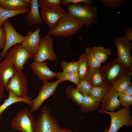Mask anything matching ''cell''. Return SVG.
<instances>
[{
	"mask_svg": "<svg viewBox=\"0 0 132 132\" xmlns=\"http://www.w3.org/2000/svg\"><path fill=\"white\" fill-rule=\"evenodd\" d=\"M66 6L68 14L80 22L83 26L89 27L96 23L98 12L96 7L82 3H69Z\"/></svg>",
	"mask_w": 132,
	"mask_h": 132,
	"instance_id": "obj_1",
	"label": "cell"
},
{
	"mask_svg": "<svg viewBox=\"0 0 132 132\" xmlns=\"http://www.w3.org/2000/svg\"><path fill=\"white\" fill-rule=\"evenodd\" d=\"M83 26L80 22L68 14L59 20L55 27L50 30L48 34L51 36L67 37L75 34Z\"/></svg>",
	"mask_w": 132,
	"mask_h": 132,
	"instance_id": "obj_2",
	"label": "cell"
},
{
	"mask_svg": "<svg viewBox=\"0 0 132 132\" xmlns=\"http://www.w3.org/2000/svg\"><path fill=\"white\" fill-rule=\"evenodd\" d=\"M131 108H121L117 111H109L101 109L99 110L100 113H105L109 115L111 118V123L109 130L105 129L104 132H117L122 127L132 125V117L131 114Z\"/></svg>",
	"mask_w": 132,
	"mask_h": 132,
	"instance_id": "obj_3",
	"label": "cell"
},
{
	"mask_svg": "<svg viewBox=\"0 0 132 132\" xmlns=\"http://www.w3.org/2000/svg\"><path fill=\"white\" fill-rule=\"evenodd\" d=\"M11 127L22 132H36L34 117L30 110L25 108L18 111L11 121Z\"/></svg>",
	"mask_w": 132,
	"mask_h": 132,
	"instance_id": "obj_4",
	"label": "cell"
},
{
	"mask_svg": "<svg viewBox=\"0 0 132 132\" xmlns=\"http://www.w3.org/2000/svg\"><path fill=\"white\" fill-rule=\"evenodd\" d=\"M36 132H59L61 128L58 121L44 106L35 121Z\"/></svg>",
	"mask_w": 132,
	"mask_h": 132,
	"instance_id": "obj_5",
	"label": "cell"
},
{
	"mask_svg": "<svg viewBox=\"0 0 132 132\" xmlns=\"http://www.w3.org/2000/svg\"><path fill=\"white\" fill-rule=\"evenodd\" d=\"M32 56L21 44L14 45L7 52L5 60L11 62L18 72H22L24 66Z\"/></svg>",
	"mask_w": 132,
	"mask_h": 132,
	"instance_id": "obj_6",
	"label": "cell"
},
{
	"mask_svg": "<svg viewBox=\"0 0 132 132\" xmlns=\"http://www.w3.org/2000/svg\"><path fill=\"white\" fill-rule=\"evenodd\" d=\"M113 41L117 52L116 59L117 61L125 67L132 68V58L130 53L132 43L124 35L113 39Z\"/></svg>",
	"mask_w": 132,
	"mask_h": 132,
	"instance_id": "obj_7",
	"label": "cell"
},
{
	"mask_svg": "<svg viewBox=\"0 0 132 132\" xmlns=\"http://www.w3.org/2000/svg\"><path fill=\"white\" fill-rule=\"evenodd\" d=\"M131 68L125 67L119 63L116 59L109 62L99 68L104 84L108 86L111 85L120 76L129 71Z\"/></svg>",
	"mask_w": 132,
	"mask_h": 132,
	"instance_id": "obj_8",
	"label": "cell"
},
{
	"mask_svg": "<svg viewBox=\"0 0 132 132\" xmlns=\"http://www.w3.org/2000/svg\"><path fill=\"white\" fill-rule=\"evenodd\" d=\"M53 40L48 34L42 38L39 47L36 53L33 56L34 62L41 63L46 60L54 62L57 57L53 49Z\"/></svg>",
	"mask_w": 132,
	"mask_h": 132,
	"instance_id": "obj_9",
	"label": "cell"
},
{
	"mask_svg": "<svg viewBox=\"0 0 132 132\" xmlns=\"http://www.w3.org/2000/svg\"><path fill=\"white\" fill-rule=\"evenodd\" d=\"M5 34V45L0 53V59L4 57L8 50L14 45L21 44L24 37L19 33L13 26L9 19L3 23Z\"/></svg>",
	"mask_w": 132,
	"mask_h": 132,
	"instance_id": "obj_10",
	"label": "cell"
},
{
	"mask_svg": "<svg viewBox=\"0 0 132 132\" xmlns=\"http://www.w3.org/2000/svg\"><path fill=\"white\" fill-rule=\"evenodd\" d=\"M61 81L59 80L52 82L48 80L43 81L37 96L32 100L31 111L32 112L37 111L44 101L55 93Z\"/></svg>",
	"mask_w": 132,
	"mask_h": 132,
	"instance_id": "obj_11",
	"label": "cell"
},
{
	"mask_svg": "<svg viewBox=\"0 0 132 132\" xmlns=\"http://www.w3.org/2000/svg\"><path fill=\"white\" fill-rule=\"evenodd\" d=\"M20 98L27 97L28 80L26 75L22 72H17L11 80L5 89Z\"/></svg>",
	"mask_w": 132,
	"mask_h": 132,
	"instance_id": "obj_12",
	"label": "cell"
},
{
	"mask_svg": "<svg viewBox=\"0 0 132 132\" xmlns=\"http://www.w3.org/2000/svg\"><path fill=\"white\" fill-rule=\"evenodd\" d=\"M41 16L51 30L57 24L58 21L68 14L61 6L41 9Z\"/></svg>",
	"mask_w": 132,
	"mask_h": 132,
	"instance_id": "obj_13",
	"label": "cell"
},
{
	"mask_svg": "<svg viewBox=\"0 0 132 132\" xmlns=\"http://www.w3.org/2000/svg\"><path fill=\"white\" fill-rule=\"evenodd\" d=\"M40 28H37L33 32L29 31L21 44L32 56L37 52L40 45L42 38L40 34Z\"/></svg>",
	"mask_w": 132,
	"mask_h": 132,
	"instance_id": "obj_14",
	"label": "cell"
},
{
	"mask_svg": "<svg viewBox=\"0 0 132 132\" xmlns=\"http://www.w3.org/2000/svg\"><path fill=\"white\" fill-rule=\"evenodd\" d=\"M118 92L111 86H108L107 93L101 101L102 109L113 111L120 106L118 98Z\"/></svg>",
	"mask_w": 132,
	"mask_h": 132,
	"instance_id": "obj_15",
	"label": "cell"
},
{
	"mask_svg": "<svg viewBox=\"0 0 132 132\" xmlns=\"http://www.w3.org/2000/svg\"><path fill=\"white\" fill-rule=\"evenodd\" d=\"M17 72L15 66L10 61L4 60L0 62V83L5 88Z\"/></svg>",
	"mask_w": 132,
	"mask_h": 132,
	"instance_id": "obj_16",
	"label": "cell"
},
{
	"mask_svg": "<svg viewBox=\"0 0 132 132\" xmlns=\"http://www.w3.org/2000/svg\"><path fill=\"white\" fill-rule=\"evenodd\" d=\"M47 64L45 61L38 63L33 62L30 66L33 72L38 76L39 79L43 82L56 77V73L49 68Z\"/></svg>",
	"mask_w": 132,
	"mask_h": 132,
	"instance_id": "obj_17",
	"label": "cell"
},
{
	"mask_svg": "<svg viewBox=\"0 0 132 132\" xmlns=\"http://www.w3.org/2000/svg\"><path fill=\"white\" fill-rule=\"evenodd\" d=\"M30 8V10L25 17L27 23L30 26L36 24L43 25L44 21L39 12L38 0H31Z\"/></svg>",
	"mask_w": 132,
	"mask_h": 132,
	"instance_id": "obj_18",
	"label": "cell"
},
{
	"mask_svg": "<svg viewBox=\"0 0 132 132\" xmlns=\"http://www.w3.org/2000/svg\"><path fill=\"white\" fill-rule=\"evenodd\" d=\"M31 0H0V7L16 11L30 7Z\"/></svg>",
	"mask_w": 132,
	"mask_h": 132,
	"instance_id": "obj_19",
	"label": "cell"
},
{
	"mask_svg": "<svg viewBox=\"0 0 132 132\" xmlns=\"http://www.w3.org/2000/svg\"><path fill=\"white\" fill-rule=\"evenodd\" d=\"M9 96L5 99L3 104L0 105V121L1 116L4 111L9 106L15 103L18 102H23L31 107L32 106V98L30 96H27L25 98H20L16 96L12 92H8Z\"/></svg>",
	"mask_w": 132,
	"mask_h": 132,
	"instance_id": "obj_20",
	"label": "cell"
},
{
	"mask_svg": "<svg viewBox=\"0 0 132 132\" xmlns=\"http://www.w3.org/2000/svg\"><path fill=\"white\" fill-rule=\"evenodd\" d=\"M131 71H129L118 77L112 84V87L118 92H122L131 84Z\"/></svg>",
	"mask_w": 132,
	"mask_h": 132,
	"instance_id": "obj_21",
	"label": "cell"
},
{
	"mask_svg": "<svg viewBox=\"0 0 132 132\" xmlns=\"http://www.w3.org/2000/svg\"><path fill=\"white\" fill-rule=\"evenodd\" d=\"M85 79L92 87L104 84L103 77L99 68L93 69L89 67Z\"/></svg>",
	"mask_w": 132,
	"mask_h": 132,
	"instance_id": "obj_22",
	"label": "cell"
},
{
	"mask_svg": "<svg viewBox=\"0 0 132 132\" xmlns=\"http://www.w3.org/2000/svg\"><path fill=\"white\" fill-rule=\"evenodd\" d=\"M83 98L80 109L82 113H88L97 109L100 106L99 102L97 101L90 96L83 95Z\"/></svg>",
	"mask_w": 132,
	"mask_h": 132,
	"instance_id": "obj_23",
	"label": "cell"
},
{
	"mask_svg": "<svg viewBox=\"0 0 132 132\" xmlns=\"http://www.w3.org/2000/svg\"><path fill=\"white\" fill-rule=\"evenodd\" d=\"M29 11V8L13 11L7 10L0 7V28L2 27L3 23L9 18L21 14H26Z\"/></svg>",
	"mask_w": 132,
	"mask_h": 132,
	"instance_id": "obj_24",
	"label": "cell"
},
{
	"mask_svg": "<svg viewBox=\"0 0 132 132\" xmlns=\"http://www.w3.org/2000/svg\"><path fill=\"white\" fill-rule=\"evenodd\" d=\"M92 48L95 58L101 63L106 61L111 54V50L109 48L95 46Z\"/></svg>",
	"mask_w": 132,
	"mask_h": 132,
	"instance_id": "obj_25",
	"label": "cell"
},
{
	"mask_svg": "<svg viewBox=\"0 0 132 132\" xmlns=\"http://www.w3.org/2000/svg\"><path fill=\"white\" fill-rule=\"evenodd\" d=\"M67 98L70 99L76 104L80 105L83 98V95L75 88L69 85L65 90Z\"/></svg>",
	"mask_w": 132,
	"mask_h": 132,
	"instance_id": "obj_26",
	"label": "cell"
},
{
	"mask_svg": "<svg viewBox=\"0 0 132 132\" xmlns=\"http://www.w3.org/2000/svg\"><path fill=\"white\" fill-rule=\"evenodd\" d=\"M56 77L61 81V83L65 81H68L77 85L80 80L78 73H72L63 71L56 73Z\"/></svg>",
	"mask_w": 132,
	"mask_h": 132,
	"instance_id": "obj_27",
	"label": "cell"
},
{
	"mask_svg": "<svg viewBox=\"0 0 132 132\" xmlns=\"http://www.w3.org/2000/svg\"><path fill=\"white\" fill-rule=\"evenodd\" d=\"M78 62L79 64L78 73L79 76L80 80H84L87 76L90 67L85 53L80 56Z\"/></svg>",
	"mask_w": 132,
	"mask_h": 132,
	"instance_id": "obj_28",
	"label": "cell"
},
{
	"mask_svg": "<svg viewBox=\"0 0 132 132\" xmlns=\"http://www.w3.org/2000/svg\"><path fill=\"white\" fill-rule=\"evenodd\" d=\"M108 86L105 84L92 87L90 95L97 101L99 102L106 95Z\"/></svg>",
	"mask_w": 132,
	"mask_h": 132,
	"instance_id": "obj_29",
	"label": "cell"
},
{
	"mask_svg": "<svg viewBox=\"0 0 132 132\" xmlns=\"http://www.w3.org/2000/svg\"><path fill=\"white\" fill-rule=\"evenodd\" d=\"M85 53L86 55L88 65L90 68L98 69L100 68L101 63L95 58L92 50V47L88 46L85 49Z\"/></svg>",
	"mask_w": 132,
	"mask_h": 132,
	"instance_id": "obj_30",
	"label": "cell"
},
{
	"mask_svg": "<svg viewBox=\"0 0 132 132\" xmlns=\"http://www.w3.org/2000/svg\"><path fill=\"white\" fill-rule=\"evenodd\" d=\"M61 64L63 71L72 73L78 72L79 64L78 61L67 62L62 61Z\"/></svg>",
	"mask_w": 132,
	"mask_h": 132,
	"instance_id": "obj_31",
	"label": "cell"
},
{
	"mask_svg": "<svg viewBox=\"0 0 132 132\" xmlns=\"http://www.w3.org/2000/svg\"><path fill=\"white\" fill-rule=\"evenodd\" d=\"M92 87L85 79L80 80L76 88L83 95L90 96Z\"/></svg>",
	"mask_w": 132,
	"mask_h": 132,
	"instance_id": "obj_32",
	"label": "cell"
},
{
	"mask_svg": "<svg viewBox=\"0 0 132 132\" xmlns=\"http://www.w3.org/2000/svg\"><path fill=\"white\" fill-rule=\"evenodd\" d=\"M62 0H38L39 7L41 9L61 6Z\"/></svg>",
	"mask_w": 132,
	"mask_h": 132,
	"instance_id": "obj_33",
	"label": "cell"
},
{
	"mask_svg": "<svg viewBox=\"0 0 132 132\" xmlns=\"http://www.w3.org/2000/svg\"><path fill=\"white\" fill-rule=\"evenodd\" d=\"M118 98L120 105L125 108H128L132 105V95L119 92Z\"/></svg>",
	"mask_w": 132,
	"mask_h": 132,
	"instance_id": "obj_34",
	"label": "cell"
},
{
	"mask_svg": "<svg viewBox=\"0 0 132 132\" xmlns=\"http://www.w3.org/2000/svg\"><path fill=\"white\" fill-rule=\"evenodd\" d=\"M99 1L105 7L112 8L118 7L123 5L126 2V0H100Z\"/></svg>",
	"mask_w": 132,
	"mask_h": 132,
	"instance_id": "obj_35",
	"label": "cell"
},
{
	"mask_svg": "<svg viewBox=\"0 0 132 132\" xmlns=\"http://www.w3.org/2000/svg\"><path fill=\"white\" fill-rule=\"evenodd\" d=\"M82 3L88 5L93 6V1L92 0H62L61 4L63 6H65L69 3L77 4Z\"/></svg>",
	"mask_w": 132,
	"mask_h": 132,
	"instance_id": "obj_36",
	"label": "cell"
},
{
	"mask_svg": "<svg viewBox=\"0 0 132 132\" xmlns=\"http://www.w3.org/2000/svg\"><path fill=\"white\" fill-rule=\"evenodd\" d=\"M5 34L3 28H0V49H3L5 45Z\"/></svg>",
	"mask_w": 132,
	"mask_h": 132,
	"instance_id": "obj_37",
	"label": "cell"
},
{
	"mask_svg": "<svg viewBox=\"0 0 132 132\" xmlns=\"http://www.w3.org/2000/svg\"><path fill=\"white\" fill-rule=\"evenodd\" d=\"M125 36L129 41L132 40V29L130 26L125 29Z\"/></svg>",
	"mask_w": 132,
	"mask_h": 132,
	"instance_id": "obj_38",
	"label": "cell"
},
{
	"mask_svg": "<svg viewBox=\"0 0 132 132\" xmlns=\"http://www.w3.org/2000/svg\"><path fill=\"white\" fill-rule=\"evenodd\" d=\"M122 92L125 94L132 95V84H131L125 91Z\"/></svg>",
	"mask_w": 132,
	"mask_h": 132,
	"instance_id": "obj_39",
	"label": "cell"
},
{
	"mask_svg": "<svg viewBox=\"0 0 132 132\" xmlns=\"http://www.w3.org/2000/svg\"><path fill=\"white\" fill-rule=\"evenodd\" d=\"M5 88L0 83V99L3 98Z\"/></svg>",
	"mask_w": 132,
	"mask_h": 132,
	"instance_id": "obj_40",
	"label": "cell"
},
{
	"mask_svg": "<svg viewBox=\"0 0 132 132\" xmlns=\"http://www.w3.org/2000/svg\"><path fill=\"white\" fill-rule=\"evenodd\" d=\"M59 132H72V131L71 130L69 129L61 128Z\"/></svg>",
	"mask_w": 132,
	"mask_h": 132,
	"instance_id": "obj_41",
	"label": "cell"
},
{
	"mask_svg": "<svg viewBox=\"0 0 132 132\" xmlns=\"http://www.w3.org/2000/svg\"></svg>",
	"mask_w": 132,
	"mask_h": 132,
	"instance_id": "obj_42",
	"label": "cell"
}]
</instances>
